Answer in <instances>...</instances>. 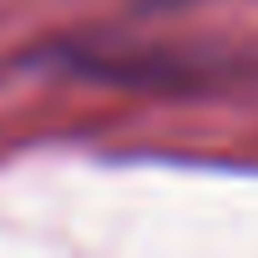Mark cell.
Wrapping results in <instances>:
<instances>
[{
    "mask_svg": "<svg viewBox=\"0 0 258 258\" xmlns=\"http://www.w3.org/2000/svg\"><path fill=\"white\" fill-rule=\"evenodd\" d=\"M46 66L116 86V91H147V96H177V101H218L228 91L258 86V61L228 46L208 41H157V36H66L51 41Z\"/></svg>",
    "mask_w": 258,
    "mask_h": 258,
    "instance_id": "6da1fadb",
    "label": "cell"
}]
</instances>
